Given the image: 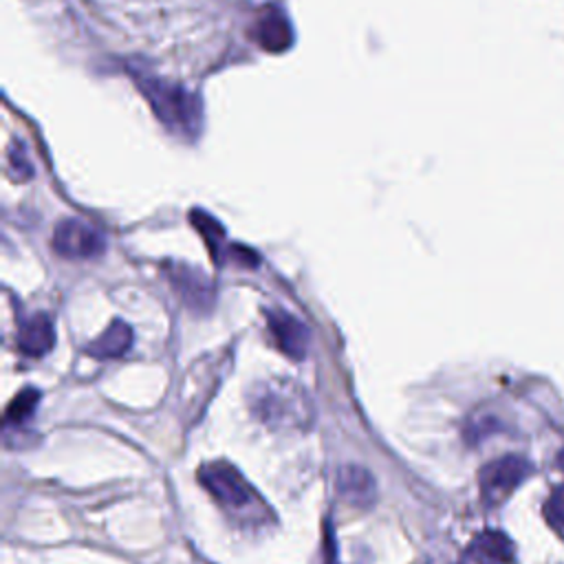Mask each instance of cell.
I'll list each match as a JSON object with an SVG mask.
<instances>
[{
    "label": "cell",
    "instance_id": "cell-1",
    "mask_svg": "<svg viewBox=\"0 0 564 564\" xmlns=\"http://www.w3.org/2000/svg\"><path fill=\"white\" fill-rule=\"evenodd\" d=\"M137 88L148 99L156 119L174 134L185 139H196L203 130V104L200 99L185 90L181 84L167 82L163 77L148 75L143 70H132Z\"/></svg>",
    "mask_w": 564,
    "mask_h": 564
},
{
    "label": "cell",
    "instance_id": "cell-2",
    "mask_svg": "<svg viewBox=\"0 0 564 564\" xmlns=\"http://www.w3.org/2000/svg\"><path fill=\"white\" fill-rule=\"evenodd\" d=\"M198 480L214 496V500L229 511H251L253 505L262 507L256 489L247 482V478L225 460L200 467Z\"/></svg>",
    "mask_w": 564,
    "mask_h": 564
},
{
    "label": "cell",
    "instance_id": "cell-3",
    "mask_svg": "<svg viewBox=\"0 0 564 564\" xmlns=\"http://www.w3.org/2000/svg\"><path fill=\"white\" fill-rule=\"evenodd\" d=\"M53 249L57 256L68 260H90L106 251L104 236L79 218H64L53 231Z\"/></svg>",
    "mask_w": 564,
    "mask_h": 564
},
{
    "label": "cell",
    "instance_id": "cell-4",
    "mask_svg": "<svg viewBox=\"0 0 564 564\" xmlns=\"http://www.w3.org/2000/svg\"><path fill=\"white\" fill-rule=\"evenodd\" d=\"M529 465L518 456H505L482 467L480 494L487 505H498L511 496V491L524 480Z\"/></svg>",
    "mask_w": 564,
    "mask_h": 564
},
{
    "label": "cell",
    "instance_id": "cell-5",
    "mask_svg": "<svg viewBox=\"0 0 564 564\" xmlns=\"http://www.w3.org/2000/svg\"><path fill=\"white\" fill-rule=\"evenodd\" d=\"M267 322L278 348L291 359H304L308 348L306 326L286 311H269Z\"/></svg>",
    "mask_w": 564,
    "mask_h": 564
},
{
    "label": "cell",
    "instance_id": "cell-6",
    "mask_svg": "<svg viewBox=\"0 0 564 564\" xmlns=\"http://www.w3.org/2000/svg\"><path fill=\"white\" fill-rule=\"evenodd\" d=\"M337 491L352 507H370L377 498V482L368 469L344 465L337 474Z\"/></svg>",
    "mask_w": 564,
    "mask_h": 564
},
{
    "label": "cell",
    "instance_id": "cell-7",
    "mask_svg": "<svg viewBox=\"0 0 564 564\" xmlns=\"http://www.w3.org/2000/svg\"><path fill=\"white\" fill-rule=\"evenodd\" d=\"M55 346V328L46 313H35L18 328V348L26 357H44Z\"/></svg>",
    "mask_w": 564,
    "mask_h": 564
},
{
    "label": "cell",
    "instance_id": "cell-8",
    "mask_svg": "<svg viewBox=\"0 0 564 564\" xmlns=\"http://www.w3.org/2000/svg\"><path fill=\"white\" fill-rule=\"evenodd\" d=\"M253 37H256L258 46H262L264 51L280 53V51H286V48L291 46V42H293V31H291L289 20H286L282 13L271 11V13L262 15V18L256 22Z\"/></svg>",
    "mask_w": 564,
    "mask_h": 564
},
{
    "label": "cell",
    "instance_id": "cell-9",
    "mask_svg": "<svg viewBox=\"0 0 564 564\" xmlns=\"http://www.w3.org/2000/svg\"><path fill=\"white\" fill-rule=\"evenodd\" d=\"M130 346H132V328L126 322L115 319L95 341L86 346V352L95 359H117L126 355Z\"/></svg>",
    "mask_w": 564,
    "mask_h": 564
},
{
    "label": "cell",
    "instance_id": "cell-10",
    "mask_svg": "<svg viewBox=\"0 0 564 564\" xmlns=\"http://www.w3.org/2000/svg\"><path fill=\"white\" fill-rule=\"evenodd\" d=\"M172 280H174V286L178 289V293L183 295V300L192 308L205 311L212 306V302H214L212 284L203 275H198V271H189V269H183L178 273L174 271Z\"/></svg>",
    "mask_w": 564,
    "mask_h": 564
},
{
    "label": "cell",
    "instance_id": "cell-11",
    "mask_svg": "<svg viewBox=\"0 0 564 564\" xmlns=\"http://www.w3.org/2000/svg\"><path fill=\"white\" fill-rule=\"evenodd\" d=\"M469 553L480 564H507L513 555V549H511V542L505 533L485 531L471 542Z\"/></svg>",
    "mask_w": 564,
    "mask_h": 564
},
{
    "label": "cell",
    "instance_id": "cell-12",
    "mask_svg": "<svg viewBox=\"0 0 564 564\" xmlns=\"http://www.w3.org/2000/svg\"><path fill=\"white\" fill-rule=\"evenodd\" d=\"M40 401V392L35 388H24L18 397H13V401L9 403L7 412H4V425L7 427H18L24 421H29L37 408Z\"/></svg>",
    "mask_w": 564,
    "mask_h": 564
},
{
    "label": "cell",
    "instance_id": "cell-13",
    "mask_svg": "<svg viewBox=\"0 0 564 564\" xmlns=\"http://www.w3.org/2000/svg\"><path fill=\"white\" fill-rule=\"evenodd\" d=\"M546 513L555 524H564V485L557 487L546 505Z\"/></svg>",
    "mask_w": 564,
    "mask_h": 564
},
{
    "label": "cell",
    "instance_id": "cell-14",
    "mask_svg": "<svg viewBox=\"0 0 564 564\" xmlns=\"http://www.w3.org/2000/svg\"><path fill=\"white\" fill-rule=\"evenodd\" d=\"M22 156H24V152H22V150H15V148H11V150H9V161H11L13 176H15V170H24V172H26V176H31V174H33L31 165H29Z\"/></svg>",
    "mask_w": 564,
    "mask_h": 564
}]
</instances>
